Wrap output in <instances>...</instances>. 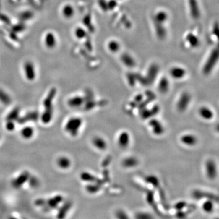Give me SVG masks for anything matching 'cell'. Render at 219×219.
I'll use <instances>...</instances> for the list:
<instances>
[{
  "label": "cell",
  "mask_w": 219,
  "mask_h": 219,
  "mask_svg": "<svg viewBox=\"0 0 219 219\" xmlns=\"http://www.w3.org/2000/svg\"><path fill=\"white\" fill-rule=\"evenodd\" d=\"M82 120L78 117L70 118L65 124V129L72 137H76L78 134L82 126Z\"/></svg>",
  "instance_id": "cell-1"
},
{
  "label": "cell",
  "mask_w": 219,
  "mask_h": 219,
  "mask_svg": "<svg viewBox=\"0 0 219 219\" xmlns=\"http://www.w3.org/2000/svg\"><path fill=\"white\" fill-rule=\"evenodd\" d=\"M218 58H219V46L213 51L209 60L207 61L206 64L204 66L203 72L205 74H210L212 69H213V67L215 65Z\"/></svg>",
  "instance_id": "cell-2"
},
{
  "label": "cell",
  "mask_w": 219,
  "mask_h": 219,
  "mask_svg": "<svg viewBox=\"0 0 219 219\" xmlns=\"http://www.w3.org/2000/svg\"><path fill=\"white\" fill-rule=\"evenodd\" d=\"M191 100V96L189 93L184 92L180 96L178 103H177V109L179 111L183 112L188 107Z\"/></svg>",
  "instance_id": "cell-3"
},
{
  "label": "cell",
  "mask_w": 219,
  "mask_h": 219,
  "mask_svg": "<svg viewBox=\"0 0 219 219\" xmlns=\"http://www.w3.org/2000/svg\"><path fill=\"white\" fill-rule=\"evenodd\" d=\"M206 175L208 179L214 180L217 175V166L214 161L212 160H208L206 163Z\"/></svg>",
  "instance_id": "cell-4"
},
{
  "label": "cell",
  "mask_w": 219,
  "mask_h": 219,
  "mask_svg": "<svg viewBox=\"0 0 219 219\" xmlns=\"http://www.w3.org/2000/svg\"><path fill=\"white\" fill-rule=\"evenodd\" d=\"M130 137L128 132H122L119 134L118 138V143L120 147L122 149L127 147L130 144Z\"/></svg>",
  "instance_id": "cell-5"
},
{
  "label": "cell",
  "mask_w": 219,
  "mask_h": 219,
  "mask_svg": "<svg viewBox=\"0 0 219 219\" xmlns=\"http://www.w3.org/2000/svg\"><path fill=\"white\" fill-rule=\"evenodd\" d=\"M150 127L152 129V132L156 135H160L164 133V127L162 124L158 120L153 119L149 122Z\"/></svg>",
  "instance_id": "cell-6"
},
{
  "label": "cell",
  "mask_w": 219,
  "mask_h": 219,
  "mask_svg": "<svg viewBox=\"0 0 219 219\" xmlns=\"http://www.w3.org/2000/svg\"><path fill=\"white\" fill-rule=\"evenodd\" d=\"M181 141L184 145L193 146L197 143V138L193 134H186L182 136L181 138Z\"/></svg>",
  "instance_id": "cell-7"
},
{
  "label": "cell",
  "mask_w": 219,
  "mask_h": 219,
  "mask_svg": "<svg viewBox=\"0 0 219 219\" xmlns=\"http://www.w3.org/2000/svg\"><path fill=\"white\" fill-rule=\"evenodd\" d=\"M93 144L95 147L100 150H103L107 148V142L103 138L96 137L93 139Z\"/></svg>",
  "instance_id": "cell-8"
},
{
  "label": "cell",
  "mask_w": 219,
  "mask_h": 219,
  "mask_svg": "<svg viewBox=\"0 0 219 219\" xmlns=\"http://www.w3.org/2000/svg\"><path fill=\"white\" fill-rule=\"evenodd\" d=\"M53 115V107L46 108L42 115L41 116V119L44 124H48L51 122Z\"/></svg>",
  "instance_id": "cell-9"
},
{
  "label": "cell",
  "mask_w": 219,
  "mask_h": 219,
  "mask_svg": "<svg viewBox=\"0 0 219 219\" xmlns=\"http://www.w3.org/2000/svg\"><path fill=\"white\" fill-rule=\"evenodd\" d=\"M200 115L206 120H210L213 118L214 113L212 111L206 107H203L199 110Z\"/></svg>",
  "instance_id": "cell-10"
},
{
  "label": "cell",
  "mask_w": 219,
  "mask_h": 219,
  "mask_svg": "<svg viewBox=\"0 0 219 219\" xmlns=\"http://www.w3.org/2000/svg\"><path fill=\"white\" fill-rule=\"evenodd\" d=\"M57 165L60 168L62 169H67L71 166V160L66 156H61L60 157L57 161Z\"/></svg>",
  "instance_id": "cell-11"
},
{
  "label": "cell",
  "mask_w": 219,
  "mask_h": 219,
  "mask_svg": "<svg viewBox=\"0 0 219 219\" xmlns=\"http://www.w3.org/2000/svg\"><path fill=\"white\" fill-rule=\"evenodd\" d=\"M171 74L174 79H180L184 76L186 74V71L181 68L175 67L171 69Z\"/></svg>",
  "instance_id": "cell-12"
},
{
  "label": "cell",
  "mask_w": 219,
  "mask_h": 219,
  "mask_svg": "<svg viewBox=\"0 0 219 219\" xmlns=\"http://www.w3.org/2000/svg\"><path fill=\"white\" fill-rule=\"evenodd\" d=\"M56 91L55 89H53L50 91V92L48 94V95L47 96V97L46 98L43 102V105L45 108L52 107V102H53L56 96Z\"/></svg>",
  "instance_id": "cell-13"
},
{
  "label": "cell",
  "mask_w": 219,
  "mask_h": 219,
  "mask_svg": "<svg viewBox=\"0 0 219 219\" xmlns=\"http://www.w3.org/2000/svg\"><path fill=\"white\" fill-rule=\"evenodd\" d=\"M122 164L124 167L127 168H133V167L136 166L138 164V160L136 158L130 156V157H127L125 158L123 160Z\"/></svg>",
  "instance_id": "cell-14"
},
{
  "label": "cell",
  "mask_w": 219,
  "mask_h": 219,
  "mask_svg": "<svg viewBox=\"0 0 219 219\" xmlns=\"http://www.w3.org/2000/svg\"><path fill=\"white\" fill-rule=\"evenodd\" d=\"M83 103V99L80 96H75L68 100V105L72 108L80 107Z\"/></svg>",
  "instance_id": "cell-15"
},
{
  "label": "cell",
  "mask_w": 219,
  "mask_h": 219,
  "mask_svg": "<svg viewBox=\"0 0 219 219\" xmlns=\"http://www.w3.org/2000/svg\"><path fill=\"white\" fill-rule=\"evenodd\" d=\"M169 88V83L166 79H163L160 81L158 90L161 93H166Z\"/></svg>",
  "instance_id": "cell-16"
},
{
  "label": "cell",
  "mask_w": 219,
  "mask_h": 219,
  "mask_svg": "<svg viewBox=\"0 0 219 219\" xmlns=\"http://www.w3.org/2000/svg\"><path fill=\"white\" fill-rule=\"evenodd\" d=\"M34 129L30 127H25L22 129V132H21V134H22V137L26 139L32 138L34 135Z\"/></svg>",
  "instance_id": "cell-17"
},
{
  "label": "cell",
  "mask_w": 219,
  "mask_h": 219,
  "mask_svg": "<svg viewBox=\"0 0 219 219\" xmlns=\"http://www.w3.org/2000/svg\"><path fill=\"white\" fill-rule=\"evenodd\" d=\"M38 118V114L35 112L30 113L26 114V116L23 118H21L19 119V122L21 124L26 122V121H35Z\"/></svg>",
  "instance_id": "cell-18"
},
{
  "label": "cell",
  "mask_w": 219,
  "mask_h": 219,
  "mask_svg": "<svg viewBox=\"0 0 219 219\" xmlns=\"http://www.w3.org/2000/svg\"><path fill=\"white\" fill-rule=\"evenodd\" d=\"M0 100L2 102V103L6 104V105L9 104L11 102V100H10V98L8 95L1 90H0Z\"/></svg>",
  "instance_id": "cell-19"
},
{
  "label": "cell",
  "mask_w": 219,
  "mask_h": 219,
  "mask_svg": "<svg viewBox=\"0 0 219 219\" xmlns=\"http://www.w3.org/2000/svg\"><path fill=\"white\" fill-rule=\"evenodd\" d=\"M18 114L19 111L18 109H14L11 112L9 113V114L7 116V121H13L14 120H16L18 118Z\"/></svg>",
  "instance_id": "cell-20"
},
{
  "label": "cell",
  "mask_w": 219,
  "mask_h": 219,
  "mask_svg": "<svg viewBox=\"0 0 219 219\" xmlns=\"http://www.w3.org/2000/svg\"><path fill=\"white\" fill-rule=\"evenodd\" d=\"M214 205L212 204V203L210 201H208V202H206L205 203H204L203 205V210L205 211H206V212H211L213 211V209H214Z\"/></svg>",
  "instance_id": "cell-21"
},
{
  "label": "cell",
  "mask_w": 219,
  "mask_h": 219,
  "mask_svg": "<svg viewBox=\"0 0 219 219\" xmlns=\"http://www.w3.org/2000/svg\"><path fill=\"white\" fill-rule=\"evenodd\" d=\"M29 177V173L27 172H24L22 174H21L18 178L17 179L15 182L17 184H19L20 183H23L25 182Z\"/></svg>",
  "instance_id": "cell-22"
},
{
  "label": "cell",
  "mask_w": 219,
  "mask_h": 219,
  "mask_svg": "<svg viewBox=\"0 0 219 219\" xmlns=\"http://www.w3.org/2000/svg\"><path fill=\"white\" fill-rule=\"evenodd\" d=\"M6 128L8 130H13L15 128V124L13 122V121H7V122L6 124Z\"/></svg>",
  "instance_id": "cell-23"
},
{
  "label": "cell",
  "mask_w": 219,
  "mask_h": 219,
  "mask_svg": "<svg viewBox=\"0 0 219 219\" xmlns=\"http://www.w3.org/2000/svg\"><path fill=\"white\" fill-rule=\"evenodd\" d=\"M215 129H216V130L219 133V124H217V126H216V128H215Z\"/></svg>",
  "instance_id": "cell-24"
},
{
  "label": "cell",
  "mask_w": 219,
  "mask_h": 219,
  "mask_svg": "<svg viewBox=\"0 0 219 219\" xmlns=\"http://www.w3.org/2000/svg\"><path fill=\"white\" fill-rule=\"evenodd\" d=\"M215 219H219V218H215Z\"/></svg>",
  "instance_id": "cell-25"
}]
</instances>
